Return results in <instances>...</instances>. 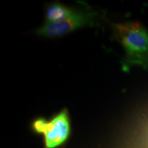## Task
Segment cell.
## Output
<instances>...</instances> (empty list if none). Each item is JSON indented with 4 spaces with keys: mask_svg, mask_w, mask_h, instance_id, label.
Listing matches in <instances>:
<instances>
[{
    "mask_svg": "<svg viewBox=\"0 0 148 148\" xmlns=\"http://www.w3.org/2000/svg\"><path fill=\"white\" fill-rule=\"evenodd\" d=\"M112 36L125 51L123 69L133 65L148 71V29L138 22L110 23Z\"/></svg>",
    "mask_w": 148,
    "mask_h": 148,
    "instance_id": "cell-1",
    "label": "cell"
},
{
    "mask_svg": "<svg viewBox=\"0 0 148 148\" xmlns=\"http://www.w3.org/2000/svg\"><path fill=\"white\" fill-rule=\"evenodd\" d=\"M100 14L97 10L86 5L77 8L73 15L64 21L52 23H44L37 28L35 34L45 38H60L85 27L97 26Z\"/></svg>",
    "mask_w": 148,
    "mask_h": 148,
    "instance_id": "cell-2",
    "label": "cell"
},
{
    "mask_svg": "<svg viewBox=\"0 0 148 148\" xmlns=\"http://www.w3.org/2000/svg\"><path fill=\"white\" fill-rule=\"evenodd\" d=\"M32 131L43 136L45 148H58L63 145L71 134L69 111L63 108L50 119L38 117L31 124Z\"/></svg>",
    "mask_w": 148,
    "mask_h": 148,
    "instance_id": "cell-3",
    "label": "cell"
},
{
    "mask_svg": "<svg viewBox=\"0 0 148 148\" xmlns=\"http://www.w3.org/2000/svg\"><path fill=\"white\" fill-rule=\"evenodd\" d=\"M77 8H71L64 3L54 1L47 5L45 9V23L60 22L69 18L76 12Z\"/></svg>",
    "mask_w": 148,
    "mask_h": 148,
    "instance_id": "cell-4",
    "label": "cell"
}]
</instances>
